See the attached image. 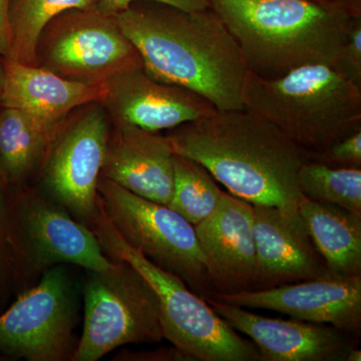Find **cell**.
<instances>
[{"label":"cell","instance_id":"cell-15","mask_svg":"<svg viewBox=\"0 0 361 361\" xmlns=\"http://www.w3.org/2000/svg\"><path fill=\"white\" fill-rule=\"evenodd\" d=\"M103 87L101 104L114 122L147 132L173 130L216 111L196 92L155 80L142 68L116 75Z\"/></svg>","mask_w":361,"mask_h":361},{"label":"cell","instance_id":"cell-8","mask_svg":"<svg viewBox=\"0 0 361 361\" xmlns=\"http://www.w3.org/2000/svg\"><path fill=\"white\" fill-rule=\"evenodd\" d=\"M35 66L66 80L99 85L142 68V63L116 16L92 7L66 11L47 25L37 44Z\"/></svg>","mask_w":361,"mask_h":361},{"label":"cell","instance_id":"cell-18","mask_svg":"<svg viewBox=\"0 0 361 361\" xmlns=\"http://www.w3.org/2000/svg\"><path fill=\"white\" fill-rule=\"evenodd\" d=\"M1 106L25 111L47 125L61 127L71 111L103 99V85L73 82L42 66L13 59H1Z\"/></svg>","mask_w":361,"mask_h":361},{"label":"cell","instance_id":"cell-6","mask_svg":"<svg viewBox=\"0 0 361 361\" xmlns=\"http://www.w3.org/2000/svg\"><path fill=\"white\" fill-rule=\"evenodd\" d=\"M84 299V329L71 360L97 361L126 344L165 339L155 290L126 261H115L109 270L90 271Z\"/></svg>","mask_w":361,"mask_h":361},{"label":"cell","instance_id":"cell-27","mask_svg":"<svg viewBox=\"0 0 361 361\" xmlns=\"http://www.w3.org/2000/svg\"><path fill=\"white\" fill-rule=\"evenodd\" d=\"M13 0H0V59L6 58L8 54L11 26H9V11Z\"/></svg>","mask_w":361,"mask_h":361},{"label":"cell","instance_id":"cell-29","mask_svg":"<svg viewBox=\"0 0 361 361\" xmlns=\"http://www.w3.org/2000/svg\"><path fill=\"white\" fill-rule=\"evenodd\" d=\"M361 360V351L360 349L353 348L348 351V355H346L345 361H360Z\"/></svg>","mask_w":361,"mask_h":361},{"label":"cell","instance_id":"cell-24","mask_svg":"<svg viewBox=\"0 0 361 361\" xmlns=\"http://www.w3.org/2000/svg\"><path fill=\"white\" fill-rule=\"evenodd\" d=\"M330 66L344 80L361 89V16L353 20L348 37Z\"/></svg>","mask_w":361,"mask_h":361},{"label":"cell","instance_id":"cell-2","mask_svg":"<svg viewBox=\"0 0 361 361\" xmlns=\"http://www.w3.org/2000/svg\"><path fill=\"white\" fill-rule=\"evenodd\" d=\"M173 152L200 164L233 196L252 205L297 208V173L308 153L253 111L216 110L166 135Z\"/></svg>","mask_w":361,"mask_h":361},{"label":"cell","instance_id":"cell-28","mask_svg":"<svg viewBox=\"0 0 361 361\" xmlns=\"http://www.w3.org/2000/svg\"><path fill=\"white\" fill-rule=\"evenodd\" d=\"M4 179L2 176L0 174V210H1V190L2 185H4ZM1 213V212H0ZM2 240H4V226H2L1 214H0V272L2 269V261H4V247H2Z\"/></svg>","mask_w":361,"mask_h":361},{"label":"cell","instance_id":"cell-22","mask_svg":"<svg viewBox=\"0 0 361 361\" xmlns=\"http://www.w3.org/2000/svg\"><path fill=\"white\" fill-rule=\"evenodd\" d=\"M224 191L203 166L175 154L174 187L169 208L196 226L219 206Z\"/></svg>","mask_w":361,"mask_h":361},{"label":"cell","instance_id":"cell-5","mask_svg":"<svg viewBox=\"0 0 361 361\" xmlns=\"http://www.w3.org/2000/svg\"><path fill=\"white\" fill-rule=\"evenodd\" d=\"M90 225L106 257L129 263L153 287L160 304L165 339L190 360L261 361L253 341L239 336L182 278L154 264L130 246L99 205Z\"/></svg>","mask_w":361,"mask_h":361},{"label":"cell","instance_id":"cell-23","mask_svg":"<svg viewBox=\"0 0 361 361\" xmlns=\"http://www.w3.org/2000/svg\"><path fill=\"white\" fill-rule=\"evenodd\" d=\"M297 183L306 198L361 216V168L332 167L308 160L299 169Z\"/></svg>","mask_w":361,"mask_h":361},{"label":"cell","instance_id":"cell-10","mask_svg":"<svg viewBox=\"0 0 361 361\" xmlns=\"http://www.w3.org/2000/svg\"><path fill=\"white\" fill-rule=\"evenodd\" d=\"M110 133L103 109L92 106L61 129L47 151L45 186L59 205L85 222L99 210L97 184Z\"/></svg>","mask_w":361,"mask_h":361},{"label":"cell","instance_id":"cell-19","mask_svg":"<svg viewBox=\"0 0 361 361\" xmlns=\"http://www.w3.org/2000/svg\"><path fill=\"white\" fill-rule=\"evenodd\" d=\"M298 210L330 272L338 276H360L361 216L304 196L299 200Z\"/></svg>","mask_w":361,"mask_h":361},{"label":"cell","instance_id":"cell-26","mask_svg":"<svg viewBox=\"0 0 361 361\" xmlns=\"http://www.w3.org/2000/svg\"><path fill=\"white\" fill-rule=\"evenodd\" d=\"M137 1L160 2L189 11H203L210 7L209 0H99L97 8L102 13L116 16Z\"/></svg>","mask_w":361,"mask_h":361},{"label":"cell","instance_id":"cell-25","mask_svg":"<svg viewBox=\"0 0 361 361\" xmlns=\"http://www.w3.org/2000/svg\"><path fill=\"white\" fill-rule=\"evenodd\" d=\"M308 158L332 167L361 168V128L324 151L308 153Z\"/></svg>","mask_w":361,"mask_h":361},{"label":"cell","instance_id":"cell-12","mask_svg":"<svg viewBox=\"0 0 361 361\" xmlns=\"http://www.w3.org/2000/svg\"><path fill=\"white\" fill-rule=\"evenodd\" d=\"M207 297L239 307L277 311L302 322L329 324L356 338L360 336L361 275H334L237 293L211 292Z\"/></svg>","mask_w":361,"mask_h":361},{"label":"cell","instance_id":"cell-3","mask_svg":"<svg viewBox=\"0 0 361 361\" xmlns=\"http://www.w3.org/2000/svg\"><path fill=\"white\" fill-rule=\"evenodd\" d=\"M238 44L247 68L281 77L304 66H331L355 13L339 0H209Z\"/></svg>","mask_w":361,"mask_h":361},{"label":"cell","instance_id":"cell-13","mask_svg":"<svg viewBox=\"0 0 361 361\" xmlns=\"http://www.w3.org/2000/svg\"><path fill=\"white\" fill-rule=\"evenodd\" d=\"M255 290L334 276L313 244L297 208L252 205Z\"/></svg>","mask_w":361,"mask_h":361},{"label":"cell","instance_id":"cell-14","mask_svg":"<svg viewBox=\"0 0 361 361\" xmlns=\"http://www.w3.org/2000/svg\"><path fill=\"white\" fill-rule=\"evenodd\" d=\"M203 298L230 326L250 337L261 361H345L357 343L355 336L331 325L265 317L210 297Z\"/></svg>","mask_w":361,"mask_h":361},{"label":"cell","instance_id":"cell-20","mask_svg":"<svg viewBox=\"0 0 361 361\" xmlns=\"http://www.w3.org/2000/svg\"><path fill=\"white\" fill-rule=\"evenodd\" d=\"M61 127L40 122L25 111L0 108V174L18 183L30 174L51 148Z\"/></svg>","mask_w":361,"mask_h":361},{"label":"cell","instance_id":"cell-16","mask_svg":"<svg viewBox=\"0 0 361 361\" xmlns=\"http://www.w3.org/2000/svg\"><path fill=\"white\" fill-rule=\"evenodd\" d=\"M213 292L255 290L256 243L252 204L230 193L195 226Z\"/></svg>","mask_w":361,"mask_h":361},{"label":"cell","instance_id":"cell-30","mask_svg":"<svg viewBox=\"0 0 361 361\" xmlns=\"http://www.w3.org/2000/svg\"><path fill=\"white\" fill-rule=\"evenodd\" d=\"M2 78H4V70H2L1 59H0V108H1Z\"/></svg>","mask_w":361,"mask_h":361},{"label":"cell","instance_id":"cell-17","mask_svg":"<svg viewBox=\"0 0 361 361\" xmlns=\"http://www.w3.org/2000/svg\"><path fill=\"white\" fill-rule=\"evenodd\" d=\"M174 158L166 135L116 123L109 137L101 177L142 198L168 206L174 187Z\"/></svg>","mask_w":361,"mask_h":361},{"label":"cell","instance_id":"cell-1","mask_svg":"<svg viewBox=\"0 0 361 361\" xmlns=\"http://www.w3.org/2000/svg\"><path fill=\"white\" fill-rule=\"evenodd\" d=\"M116 18L152 78L196 92L216 110L244 109L245 59L210 7L189 11L160 2L137 1Z\"/></svg>","mask_w":361,"mask_h":361},{"label":"cell","instance_id":"cell-31","mask_svg":"<svg viewBox=\"0 0 361 361\" xmlns=\"http://www.w3.org/2000/svg\"><path fill=\"white\" fill-rule=\"evenodd\" d=\"M339 1H341V0H339Z\"/></svg>","mask_w":361,"mask_h":361},{"label":"cell","instance_id":"cell-9","mask_svg":"<svg viewBox=\"0 0 361 361\" xmlns=\"http://www.w3.org/2000/svg\"><path fill=\"white\" fill-rule=\"evenodd\" d=\"M75 320L70 277L63 265L54 266L0 315V353L28 361L71 360Z\"/></svg>","mask_w":361,"mask_h":361},{"label":"cell","instance_id":"cell-11","mask_svg":"<svg viewBox=\"0 0 361 361\" xmlns=\"http://www.w3.org/2000/svg\"><path fill=\"white\" fill-rule=\"evenodd\" d=\"M11 239L32 271L73 264L89 271L111 269L115 261L104 255L96 235L71 218L58 203L27 194L14 206Z\"/></svg>","mask_w":361,"mask_h":361},{"label":"cell","instance_id":"cell-21","mask_svg":"<svg viewBox=\"0 0 361 361\" xmlns=\"http://www.w3.org/2000/svg\"><path fill=\"white\" fill-rule=\"evenodd\" d=\"M99 0H13L9 11L8 54L6 58L35 66L40 35L59 14L97 7Z\"/></svg>","mask_w":361,"mask_h":361},{"label":"cell","instance_id":"cell-7","mask_svg":"<svg viewBox=\"0 0 361 361\" xmlns=\"http://www.w3.org/2000/svg\"><path fill=\"white\" fill-rule=\"evenodd\" d=\"M97 203L130 246L174 273L201 297L213 292L195 226L168 206L130 193L99 178Z\"/></svg>","mask_w":361,"mask_h":361},{"label":"cell","instance_id":"cell-4","mask_svg":"<svg viewBox=\"0 0 361 361\" xmlns=\"http://www.w3.org/2000/svg\"><path fill=\"white\" fill-rule=\"evenodd\" d=\"M244 109L262 116L307 153L324 151L361 128V89L329 65L301 66L281 77L248 71Z\"/></svg>","mask_w":361,"mask_h":361}]
</instances>
